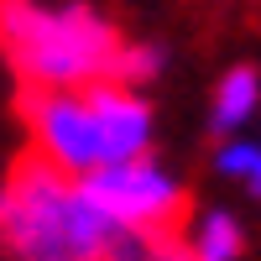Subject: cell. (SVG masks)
<instances>
[{"mask_svg":"<svg viewBox=\"0 0 261 261\" xmlns=\"http://www.w3.org/2000/svg\"><path fill=\"white\" fill-rule=\"evenodd\" d=\"M220 172H225V178H246V183H251V172H256V141L230 136V141L220 146Z\"/></svg>","mask_w":261,"mask_h":261,"instance_id":"9c48e42d","label":"cell"},{"mask_svg":"<svg viewBox=\"0 0 261 261\" xmlns=\"http://www.w3.org/2000/svg\"><path fill=\"white\" fill-rule=\"evenodd\" d=\"M157 73H162V53H157V47H120L115 79H110V84H120V89H130V94H141V84L157 79Z\"/></svg>","mask_w":261,"mask_h":261,"instance_id":"ba28073f","label":"cell"},{"mask_svg":"<svg viewBox=\"0 0 261 261\" xmlns=\"http://www.w3.org/2000/svg\"><path fill=\"white\" fill-rule=\"evenodd\" d=\"M37 157L63 178H94L115 162H136L151 146V110L141 94L120 84H94L79 94H37L32 99Z\"/></svg>","mask_w":261,"mask_h":261,"instance_id":"7a4b0ae2","label":"cell"},{"mask_svg":"<svg viewBox=\"0 0 261 261\" xmlns=\"http://www.w3.org/2000/svg\"><path fill=\"white\" fill-rule=\"evenodd\" d=\"M0 42L16 58V68L37 84V94H79L110 84L120 58L110 21L84 6L0 0Z\"/></svg>","mask_w":261,"mask_h":261,"instance_id":"3957f363","label":"cell"},{"mask_svg":"<svg viewBox=\"0 0 261 261\" xmlns=\"http://www.w3.org/2000/svg\"><path fill=\"white\" fill-rule=\"evenodd\" d=\"M105 261H183V251L167 241V230H120Z\"/></svg>","mask_w":261,"mask_h":261,"instance_id":"52a82bcc","label":"cell"},{"mask_svg":"<svg viewBox=\"0 0 261 261\" xmlns=\"http://www.w3.org/2000/svg\"><path fill=\"white\" fill-rule=\"evenodd\" d=\"M84 193L115 230H162L183 209V183L151 157L115 162L94 178H84Z\"/></svg>","mask_w":261,"mask_h":261,"instance_id":"277c9868","label":"cell"},{"mask_svg":"<svg viewBox=\"0 0 261 261\" xmlns=\"http://www.w3.org/2000/svg\"><path fill=\"white\" fill-rule=\"evenodd\" d=\"M115 235L79 178H63L42 157L11 167L0 188V246L11 261H105Z\"/></svg>","mask_w":261,"mask_h":261,"instance_id":"6da1fadb","label":"cell"},{"mask_svg":"<svg viewBox=\"0 0 261 261\" xmlns=\"http://www.w3.org/2000/svg\"><path fill=\"white\" fill-rule=\"evenodd\" d=\"M256 105H261V73L256 68H230L220 84H214V105H209V125H214V136H241V130L251 125L256 115Z\"/></svg>","mask_w":261,"mask_h":261,"instance_id":"5b68a950","label":"cell"},{"mask_svg":"<svg viewBox=\"0 0 261 261\" xmlns=\"http://www.w3.org/2000/svg\"><path fill=\"white\" fill-rule=\"evenodd\" d=\"M241 220L230 209H204L188 230V246H183V261H241Z\"/></svg>","mask_w":261,"mask_h":261,"instance_id":"8992f818","label":"cell"},{"mask_svg":"<svg viewBox=\"0 0 261 261\" xmlns=\"http://www.w3.org/2000/svg\"><path fill=\"white\" fill-rule=\"evenodd\" d=\"M251 193H261V141H256V172H251V183H246Z\"/></svg>","mask_w":261,"mask_h":261,"instance_id":"30bf717a","label":"cell"}]
</instances>
